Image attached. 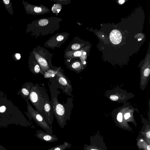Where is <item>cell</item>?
Masks as SVG:
<instances>
[{
	"mask_svg": "<svg viewBox=\"0 0 150 150\" xmlns=\"http://www.w3.org/2000/svg\"><path fill=\"white\" fill-rule=\"evenodd\" d=\"M3 1L4 3L6 4H8L9 3L10 1L9 0H4Z\"/></svg>",
	"mask_w": 150,
	"mask_h": 150,
	"instance_id": "cb8c5ba5",
	"label": "cell"
},
{
	"mask_svg": "<svg viewBox=\"0 0 150 150\" xmlns=\"http://www.w3.org/2000/svg\"><path fill=\"white\" fill-rule=\"evenodd\" d=\"M90 150H98L94 149H90Z\"/></svg>",
	"mask_w": 150,
	"mask_h": 150,
	"instance_id": "83f0119b",
	"label": "cell"
},
{
	"mask_svg": "<svg viewBox=\"0 0 150 150\" xmlns=\"http://www.w3.org/2000/svg\"><path fill=\"white\" fill-rule=\"evenodd\" d=\"M64 39V37L63 36L60 35L58 36L57 38V40L58 41H61L62 40Z\"/></svg>",
	"mask_w": 150,
	"mask_h": 150,
	"instance_id": "d6986e66",
	"label": "cell"
},
{
	"mask_svg": "<svg viewBox=\"0 0 150 150\" xmlns=\"http://www.w3.org/2000/svg\"><path fill=\"white\" fill-rule=\"evenodd\" d=\"M150 145H148L147 146V150H150Z\"/></svg>",
	"mask_w": 150,
	"mask_h": 150,
	"instance_id": "484cf974",
	"label": "cell"
},
{
	"mask_svg": "<svg viewBox=\"0 0 150 150\" xmlns=\"http://www.w3.org/2000/svg\"><path fill=\"white\" fill-rule=\"evenodd\" d=\"M34 11L37 13H39L41 11L42 9L40 7H35L34 8Z\"/></svg>",
	"mask_w": 150,
	"mask_h": 150,
	"instance_id": "e0dca14e",
	"label": "cell"
},
{
	"mask_svg": "<svg viewBox=\"0 0 150 150\" xmlns=\"http://www.w3.org/2000/svg\"><path fill=\"white\" fill-rule=\"evenodd\" d=\"M71 48L74 50H77L80 47V45L78 44H74L71 47Z\"/></svg>",
	"mask_w": 150,
	"mask_h": 150,
	"instance_id": "4fadbf2b",
	"label": "cell"
},
{
	"mask_svg": "<svg viewBox=\"0 0 150 150\" xmlns=\"http://www.w3.org/2000/svg\"><path fill=\"white\" fill-rule=\"evenodd\" d=\"M125 1L123 0H120L118 1L119 3L120 4H122L125 2Z\"/></svg>",
	"mask_w": 150,
	"mask_h": 150,
	"instance_id": "d4e9b609",
	"label": "cell"
},
{
	"mask_svg": "<svg viewBox=\"0 0 150 150\" xmlns=\"http://www.w3.org/2000/svg\"><path fill=\"white\" fill-rule=\"evenodd\" d=\"M32 83H27L23 85L21 90L20 94L21 96L25 100H29V95L31 88L33 86Z\"/></svg>",
	"mask_w": 150,
	"mask_h": 150,
	"instance_id": "ba28073f",
	"label": "cell"
},
{
	"mask_svg": "<svg viewBox=\"0 0 150 150\" xmlns=\"http://www.w3.org/2000/svg\"><path fill=\"white\" fill-rule=\"evenodd\" d=\"M117 119L119 122H122V115L121 113L120 112L117 115Z\"/></svg>",
	"mask_w": 150,
	"mask_h": 150,
	"instance_id": "5bb4252c",
	"label": "cell"
},
{
	"mask_svg": "<svg viewBox=\"0 0 150 150\" xmlns=\"http://www.w3.org/2000/svg\"><path fill=\"white\" fill-rule=\"evenodd\" d=\"M86 54V52H83V54L84 55H85Z\"/></svg>",
	"mask_w": 150,
	"mask_h": 150,
	"instance_id": "4316f807",
	"label": "cell"
},
{
	"mask_svg": "<svg viewBox=\"0 0 150 150\" xmlns=\"http://www.w3.org/2000/svg\"><path fill=\"white\" fill-rule=\"evenodd\" d=\"M44 98L45 104L43 110L45 116V119L51 126H52L54 120L53 110L52 109L51 105L46 95H44Z\"/></svg>",
	"mask_w": 150,
	"mask_h": 150,
	"instance_id": "277c9868",
	"label": "cell"
},
{
	"mask_svg": "<svg viewBox=\"0 0 150 150\" xmlns=\"http://www.w3.org/2000/svg\"><path fill=\"white\" fill-rule=\"evenodd\" d=\"M52 102L53 114L59 126L63 128L66 125L67 120L69 118L66 115L64 106L59 102L57 96L54 98Z\"/></svg>",
	"mask_w": 150,
	"mask_h": 150,
	"instance_id": "3957f363",
	"label": "cell"
},
{
	"mask_svg": "<svg viewBox=\"0 0 150 150\" xmlns=\"http://www.w3.org/2000/svg\"><path fill=\"white\" fill-rule=\"evenodd\" d=\"M130 114L129 113H126L124 116V118L125 119L127 120L130 117Z\"/></svg>",
	"mask_w": 150,
	"mask_h": 150,
	"instance_id": "ffe728a7",
	"label": "cell"
},
{
	"mask_svg": "<svg viewBox=\"0 0 150 150\" xmlns=\"http://www.w3.org/2000/svg\"><path fill=\"white\" fill-rule=\"evenodd\" d=\"M150 69L149 68H146L145 69L144 71V75L145 76H148L150 74Z\"/></svg>",
	"mask_w": 150,
	"mask_h": 150,
	"instance_id": "9a60e30c",
	"label": "cell"
},
{
	"mask_svg": "<svg viewBox=\"0 0 150 150\" xmlns=\"http://www.w3.org/2000/svg\"><path fill=\"white\" fill-rule=\"evenodd\" d=\"M71 146V144L65 142L62 144L56 145L47 150H65L67 149H69Z\"/></svg>",
	"mask_w": 150,
	"mask_h": 150,
	"instance_id": "9c48e42d",
	"label": "cell"
},
{
	"mask_svg": "<svg viewBox=\"0 0 150 150\" xmlns=\"http://www.w3.org/2000/svg\"><path fill=\"white\" fill-rule=\"evenodd\" d=\"M86 64V62L85 61H84L83 62L84 64Z\"/></svg>",
	"mask_w": 150,
	"mask_h": 150,
	"instance_id": "f1b7e54d",
	"label": "cell"
},
{
	"mask_svg": "<svg viewBox=\"0 0 150 150\" xmlns=\"http://www.w3.org/2000/svg\"><path fill=\"white\" fill-rule=\"evenodd\" d=\"M56 76L59 84L61 87L64 89V90L67 91V90H71L72 87L71 83H69V80L63 73L59 70Z\"/></svg>",
	"mask_w": 150,
	"mask_h": 150,
	"instance_id": "8992f818",
	"label": "cell"
},
{
	"mask_svg": "<svg viewBox=\"0 0 150 150\" xmlns=\"http://www.w3.org/2000/svg\"><path fill=\"white\" fill-rule=\"evenodd\" d=\"M81 66V64L79 62H76L72 65V67L74 69H75L76 71H77V69H79Z\"/></svg>",
	"mask_w": 150,
	"mask_h": 150,
	"instance_id": "8fae6325",
	"label": "cell"
},
{
	"mask_svg": "<svg viewBox=\"0 0 150 150\" xmlns=\"http://www.w3.org/2000/svg\"><path fill=\"white\" fill-rule=\"evenodd\" d=\"M146 137L149 139L150 138V131H149L146 134Z\"/></svg>",
	"mask_w": 150,
	"mask_h": 150,
	"instance_id": "603a6c76",
	"label": "cell"
},
{
	"mask_svg": "<svg viewBox=\"0 0 150 150\" xmlns=\"http://www.w3.org/2000/svg\"><path fill=\"white\" fill-rule=\"evenodd\" d=\"M15 56L16 59H19L21 57L20 54L18 53H17L15 54Z\"/></svg>",
	"mask_w": 150,
	"mask_h": 150,
	"instance_id": "7402d4cb",
	"label": "cell"
},
{
	"mask_svg": "<svg viewBox=\"0 0 150 150\" xmlns=\"http://www.w3.org/2000/svg\"><path fill=\"white\" fill-rule=\"evenodd\" d=\"M38 86L33 85L30 90L29 100L35 107L37 111L41 114L45 119L43 110L45 104L44 95L39 89Z\"/></svg>",
	"mask_w": 150,
	"mask_h": 150,
	"instance_id": "6da1fadb",
	"label": "cell"
},
{
	"mask_svg": "<svg viewBox=\"0 0 150 150\" xmlns=\"http://www.w3.org/2000/svg\"><path fill=\"white\" fill-rule=\"evenodd\" d=\"M141 40V39H138V40L139 41V40Z\"/></svg>",
	"mask_w": 150,
	"mask_h": 150,
	"instance_id": "f546056e",
	"label": "cell"
},
{
	"mask_svg": "<svg viewBox=\"0 0 150 150\" xmlns=\"http://www.w3.org/2000/svg\"><path fill=\"white\" fill-rule=\"evenodd\" d=\"M59 70H53L49 69L44 73V77L45 78H51L56 76Z\"/></svg>",
	"mask_w": 150,
	"mask_h": 150,
	"instance_id": "30bf717a",
	"label": "cell"
},
{
	"mask_svg": "<svg viewBox=\"0 0 150 150\" xmlns=\"http://www.w3.org/2000/svg\"><path fill=\"white\" fill-rule=\"evenodd\" d=\"M110 38L111 42L113 44H119L121 41L122 36L120 32L117 30H114L110 33Z\"/></svg>",
	"mask_w": 150,
	"mask_h": 150,
	"instance_id": "52a82bcc",
	"label": "cell"
},
{
	"mask_svg": "<svg viewBox=\"0 0 150 150\" xmlns=\"http://www.w3.org/2000/svg\"><path fill=\"white\" fill-rule=\"evenodd\" d=\"M81 52L78 51L75 52L74 55L75 57H79L81 55Z\"/></svg>",
	"mask_w": 150,
	"mask_h": 150,
	"instance_id": "ac0fdd59",
	"label": "cell"
},
{
	"mask_svg": "<svg viewBox=\"0 0 150 150\" xmlns=\"http://www.w3.org/2000/svg\"><path fill=\"white\" fill-rule=\"evenodd\" d=\"M110 98L113 101H116L118 99V98L117 96L114 95L111 96Z\"/></svg>",
	"mask_w": 150,
	"mask_h": 150,
	"instance_id": "2e32d148",
	"label": "cell"
},
{
	"mask_svg": "<svg viewBox=\"0 0 150 150\" xmlns=\"http://www.w3.org/2000/svg\"><path fill=\"white\" fill-rule=\"evenodd\" d=\"M35 135L39 139L47 143L54 142L59 140L56 135L40 130H37Z\"/></svg>",
	"mask_w": 150,
	"mask_h": 150,
	"instance_id": "5b68a950",
	"label": "cell"
},
{
	"mask_svg": "<svg viewBox=\"0 0 150 150\" xmlns=\"http://www.w3.org/2000/svg\"><path fill=\"white\" fill-rule=\"evenodd\" d=\"M6 110V108L4 106H2L0 107V112H4Z\"/></svg>",
	"mask_w": 150,
	"mask_h": 150,
	"instance_id": "44dd1931",
	"label": "cell"
},
{
	"mask_svg": "<svg viewBox=\"0 0 150 150\" xmlns=\"http://www.w3.org/2000/svg\"><path fill=\"white\" fill-rule=\"evenodd\" d=\"M27 103V112H25L30 120L33 119L37 124L46 132L53 134L52 126H51L46 121L43 117L32 107L28 100H25Z\"/></svg>",
	"mask_w": 150,
	"mask_h": 150,
	"instance_id": "7a4b0ae2",
	"label": "cell"
},
{
	"mask_svg": "<svg viewBox=\"0 0 150 150\" xmlns=\"http://www.w3.org/2000/svg\"><path fill=\"white\" fill-rule=\"evenodd\" d=\"M48 23V21L46 19H42L40 20L38 22L40 26H44L47 25Z\"/></svg>",
	"mask_w": 150,
	"mask_h": 150,
	"instance_id": "7c38bea8",
	"label": "cell"
}]
</instances>
